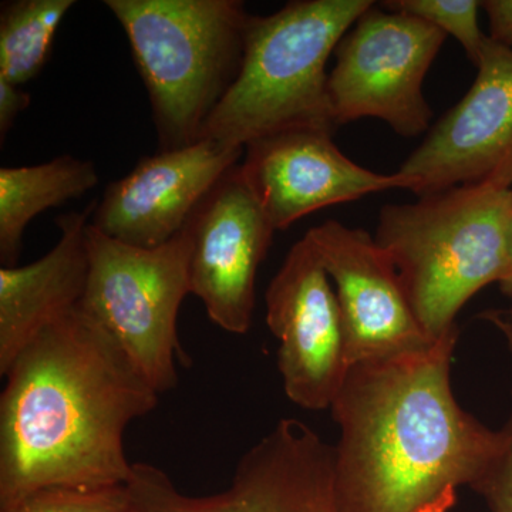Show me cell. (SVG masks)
<instances>
[{
    "label": "cell",
    "instance_id": "cell-1",
    "mask_svg": "<svg viewBox=\"0 0 512 512\" xmlns=\"http://www.w3.org/2000/svg\"><path fill=\"white\" fill-rule=\"evenodd\" d=\"M0 396V511L49 487L126 485L131 421L158 394L82 305L37 336Z\"/></svg>",
    "mask_w": 512,
    "mask_h": 512
},
{
    "label": "cell",
    "instance_id": "cell-2",
    "mask_svg": "<svg viewBox=\"0 0 512 512\" xmlns=\"http://www.w3.org/2000/svg\"><path fill=\"white\" fill-rule=\"evenodd\" d=\"M458 333L349 367L330 407L343 512H419L448 488H473L503 454L504 429L480 423L451 389Z\"/></svg>",
    "mask_w": 512,
    "mask_h": 512
},
{
    "label": "cell",
    "instance_id": "cell-3",
    "mask_svg": "<svg viewBox=\"0 0 512 512\" xmlns=\"http://www.w3.org/2000/svg\"><path fill=\"white\" fill-rule=\"evenodd\" d=\"M370 0H293L249 16L235 82L202 128L201 140L245 148L284 131L333 133L326 63Z\"/></svg>",
    "mask_w": 512,
    "mask_h": 512
},
{
    "label": "cell",
    "instance_id": "cell-4",
    "mask_svg": "<svg viewBox=\"0 0 512 512\" xmlns=\"http://www.w3.org/2000/svg\"><path fill=\"white\" fill-rule=\"evenodd\" d=\"M511 190L461 185L380 210L377 245L431 338L456 329L464 305L485 286L504 281Z\"/></svg>",
    "mask_w": 512,
    "mask_h": 512
},
{
    "label": "cell",
    "instance_id": "cell-5",
    "mask_svg": "<svg viewBox=\"0 0 512 512\" xmlns=\"http://www.w3.org/2000/svg\"><path fill=\"white\" fill-rule=\"evenodd\" d=\"M153 111L160 151L201 140L237 79L249 13L239 0H106Z\"/></svg>",
    "mask_w": 512,
    "mask_h": 512
},
{
    "label": "cell",
    "instance_id": "cell-6",
    "mask_svg": "<svg viewBox=\"0 0 512 512\" xmlns=\"http://www.w3.org/2000/svg\"><path fill=\"white\" fill-rule=\"evenodd\" d=\"M89 279L80 303L158 394L178 384L185 362L178 313L190 295L187 228L158 248H138L86 229Z\"/></svg>",
    "mask_w": 512,
    "mask_h": 512
},
{
    "label": "cell",
    "instance_id": "cell-7",
    "mask_svg": "<svg viewBox=\"0 0 512 512\" xmlns=\"http://www.w3.org/2000/svg\"><path fill=\"white\" fill-rule=\"evenodd\" d=\"M127 488L138 512H343L335 447L296 419L279 420L249 448L222 493L183 494L148 463H133Z\"/></svg>",
    "mask_w": 512,
    "mask_h": 512
},
{
    "label": "cell",
    "instance_id": "cell-8",
    "mask_svg": "<svg viewBox=\"0 0 512 512\" xmlns=\"http://www.w3.org/2000/svg\"><path fill=\"white\" fill-rule=\"evenodd\" d=\"M447 35L406 13L372 6L336 47L328 93L336 126L379 119L403 137L433 119L423 83Z\"/></svg>",
    "mask_w": 512,
    "mask_h": 512
},
{
    "label": "cell",
    "instance_id": "cell-9",
    "mask_svg": "<svg viewBox=\"0 0 512 512\" xmlns=\"http://www.w3.org/2000/svg\"><path fill=\"white\" fill-rule=\"evenodd\" d=\"M265 305L286 397L301 409H330L349 370L345 328L335 286L308 238L289 249Z\"/></svg>",
    "mask_w": 512,
    "mask_h": 512
},
{
    "label": "cell",
    "instance_id": "cell-10",
    "mask_svg": "<svg viewBox=\"0 0 512 512\" xmlns=\"http://www.w3.org/2000/svg\"><path fill=\"white\" fill-rule=\"evenodd\" d=\"M397 173L417 197L484 183L511 190V49L488 36L473 86Z\"/></svg>",
    "mask_w": 512,
    "mask_h": 512
},
{
    "label": "cell",
    "instance_id": "cell-11",
    "mask_svg": "<svg viewBox=\"0 0 512 512\" xmlns=\"http://www.w3.org/2000/svg\"><path fill=\"white\" fill-rule=\"evenodd\" d=\"M190 292L228 333L251 329L259 266L276 229L249 187L241 164L215 185L187 227Z\"/></svg>",
    "mask_w": 512,
    "mask_h": 512
},
{
    "label": "cell",
    "instance_id": "cell-12",
    "mask_svg": "<svg viewBox=\"0 0 512 512\" xmlns=\"http://www.w3.org/2000/svg\"><path fill=\"white\" fill-rule=\"evenodd\" d=\"M305 237L335 286L349 367L436 343L417 319L393 262L369 232L328 220Z\"/></svg>",
    "mask_w": 512,
    "mask_h": 512
},
{
    "label": "cell",
    "instance_id": "cell-13",
    "mask_svg": "<svg viewBox=\"0 0 512 512\" xmlns=\"http://www.w3.org/2000/svg\"><path fill=\"white\" fill-rule=\"evenodd\" d=\"M245 148L197 141L141 158L104 191L90 224L138 248H158L183 232L201 202L244 156Z\"/></svg>",
    "mask_w": 512,
    "mask_h": 512
},
{
    "label": "cell",
    "instance_id": "cell-14",
    "mask_svg": "<svg viewBox=\"0 0 512 512\" xmlns=\"http://www.w3.org/2000/svg\"><path fill=\"white\" fill-rule=\"evenodd\" d=\"M333 133L284 131L245 147L241 171L276 231L330 207L389 190H410L400 175L377 174L346 157Z\"/></svg>",
    "mask_w": 512,
    "mask_h": 512
},
{
    "label": "cell",
    "instance_id": "cell-15",
    "mask_svg": "<svg viewBox=\"0 0 512 512\" xmlns=\"http://www.w3.org/2000/svg\"><path fill=\"white\" fill-rule=\"evenodd\" d=\"M96 205L60 215L59 241L42 258L0 268V375H8L40 333L82 303L89 279L86 229Z\"/></svg>",
    "mask_w": 512,
    "mask_h": 512
},
{
    "label": "cell",
    "instance_id": "cell-16",
    "mask_svg": "<svg viewBox=\"0 0 512 512\" xmlns=\"http://www.w3.org/2000/svg\"><path fill=\"white\" fill-rule=\"evenodd\" d=\"M96 164L60 156L36 165L0 168V262L16 266L30 222L50 208L83 197L99 184Z\"/></svg>",
    "mask_w": 512,
    "mask_h": 512
},
{
    "label": "cell",
    "instance_id": "cell-17",
    "mask_svg": "<svg viewBox=\"0 0 512 512\" xmlns=\"http://www.w3.org/2000/svg\"><path fill=\"white\" fill-rule=\"evenodd\" d=\"M74 0H12L0 8V79L22 87L52 55L60 23Z\"/></svg>",
    "mask_w": 512,
    "mask_h": 512
},
{
    "label": "cell",
    "instance_id": "cell-18",
    "mask_svg": "<svg viewBox=\"0 0 512 512\" xmlns=\"http://www.w3.org/2000/svg\"><path fill=\"white\" fill-rule=\"evenodd\" d=\"M383 9L406 13L430 23L446 35L456 37L474 66H478L488 35L478 23L481 2L477 0H387Z\"/></svg>",
    "mask_w": 512,
    "mask_h": 512
},
{
    "label": "cell",
    "instance_id": "cell-19",
    "mask_svg": "<svg viewBox=\"0 0 512 512\" xmlns=\"http://www.w3.org/2000/svg\"><path fill=\"white\" fill-rule=\"evenodd\" d=\"M130 507L126 484L42 488L0 512H126Z\"/></svg>",
    "mask_w": 512,
    "mask_h": 512
},
{
    "label": "cell",
    "instance_id": "cell-20",
    "mask_svg": "<svg viewBox=\"0 0 512 512\" xmlns=\"http://www.w3.org/2000/svg\"><path fill=\"white\" fill-rule=\"evenodd\" d=\"M504 430L507 443L503 454L473 487L491 512H512V414Z\"/></svg>",
    "mask_w": 512,
    "mask_h": 512
},
{
    "label": "cell",
    "instance_id": "cell-21",
    "mask_svg": "<svg viewBox=\"0 0 512 512\" xmlns=\"http://www.w3.org/2000/svg\"><path fill=\"white\" fill-rule=\"evenodd\" d=\"M30 94L16 84L0 79V140L5 141L20 114L30 106Z\"/></svg>",
    "mask_w": 512,
    "mask_h": 512
},
{
    "label": "cell",
    "instance_id": "cell-22",
    "mask_svg": "<svg viewBox=\"0 0 512 512\" xmlns=\"http://www.w3.org/2000/svg\"><path fill=\"white\" fill-rule=\"evenodd\" d=\"M481 9L487 13L488 36L512 50V0H485Z\"/></svg>",
    "mask_w": 512,
    "mask_h": 512
},
{
    "label": "cell",
    "instance_id": "cell-23",
    "mask_svg": "<svg viewBox=\"0 0 512 512\" xmlns=\"http://www.w3.org/2000/svg\"><path fill=\"white\" fill-rule=\"evenodd\" d=\"M457 501V488H448L436 501L421 508L419 512H450Z\"/></svg>",
    "mask_w": 512,
    "mask_h": 512
},
{
    "label": "cell",
    "instance_id": "cell-24",
    "mask_svg": "<svg viewBox=\"0 0 512 512\" xmlns=\"http://www.w3.org/2000/svg\"><path fill=\"white\" fill-rule=\"evenodd\" d=\"M501 291L512 288V190L510 198V212H508V269L504 281L501 282Z\"/></svg>",
    "mask_w": 512,
    "mask_h": 512
},
{
    "label": "cell",
    "instance_id": "cell-25",
    "mask_svg": "<svg viewBox=\"0 0 512 512\" xmlns=\"http://www.w3.org/2000/svg\"><path fill=\"white\" fill-rule=\"evenodd\" d=\"M504 295H507L508 298L511 299V302H512V288L510 289H505V291H503Z\"/></svg>",
    "mask_w": 512,
    "mask_h": 512
},
{
    "label": "cell",
    "instance_id": "cell-26",
    "mask_svg": "<svg viewBox=\"0 0 512 512\" xmlns=\"http://www.w3.org/2000/svg\"><path fill=\"white\" fill-rule=\"evenodd\" d=\"M126 512H138V511L136 510V507H134L133 503H131V507L128 508V510Z\"/></svg>",
    "mask_w": 512,
    "mask_h": 512
}]
</instances>
